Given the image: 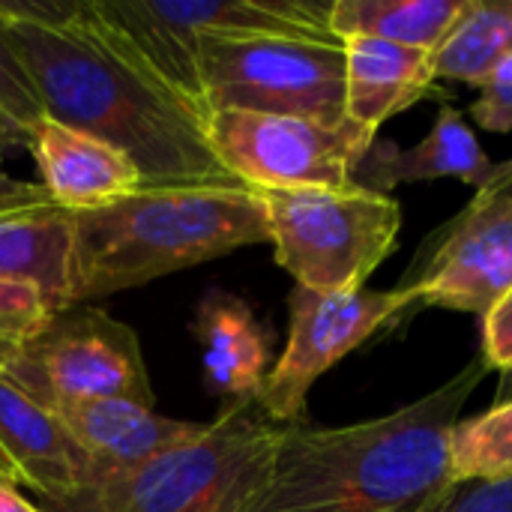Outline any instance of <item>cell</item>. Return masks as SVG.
<instances>
[{
    "mask_svg": "<svg viewBox=\"0 0 512 512\" xmlns=\"http://www.w3.org/2000/svg\"><path fill=\"white\" fill-rule=\"evenodd\" d=\"M288 312V345L255 399V408L276 426L303 423L315 381L378 330L393 327L399 318H411L417 303L402 288L318 294L294 285Z\"/></svg>",
    "mask_w": 512,
    "mask_h": 512,
    "instance_id": "10",
    "label": "cell"
},
{
    "mask_svg": "<svg viewBox=\"0 0 512 512\" xmlns=\"http://www.w3.org/2000/svg\"><path fill=\"white\" fill-rule=\"evenodd\" d=\"M207 114L255 111L345 126L342 42L285 36H198Z\"/></svg>",
    "mask_w": 512,
    "mask_h": 512,
    "instance_id": "6",
    "label": "cell"
},
{
    "mask_svg": "<svg viewBox=\"0 0 512 512\" xmlns=\"http://www.w3.org/2000/svg\"><path fill=\"white\" fill-rule=\"evenodd\" d=\"M0 512H39V507L27 501L15 486L0 480Z\"/></svg>",
    "mask_w": 512,
    "mask_h": 512,
    "instance_id": "28",
    "label": "cell"
},
{
    "mask_svg": "<svg viewBox=\"0 0 512 512\" xmlns=\"http://www.w3.org/2000/svg\"><path fill=\"white\" fill-rule=\"evenodd\" d=\"M15 207H18V204H15Z\"/></svg>",
    "mask_w": 512,
    "mask_h": 512,
    "instance_id": "32",
    "label": "cell"
},
{
    "mask_svg": "<svg viewBox=\"0 0 512 512\" xmlns=\"http://www.w3.org/2000/svg\"><path fill=\"white\" fill-rule=\"evenodd\" d=\"M512 477V399L459 420L450 432V480L486 483Z\"/></svg>",
    "mask_w": 512,
    "mask_h": 512,
    "instance_id": "21",
    "label": "cell"
},
{
    "mask_svg": "<svg viewBox=\"0 0 512 512\" xmlns=\"http://www.w3.org/2000/svg\"><path fill=\"white\" fill-rule=\"evenodd\" d=\"M483 348L480 360L489 372L512 375V288L480 318Z\"/></svg>",
    "mask_w": 512,
    "mask_h": 512,
    "instance_id": "26",
    "label": "cell"
},
{
    "mask_svg": "<svg viewBox=\"0 0 512 512\" xmlns=\"http://www.w3.org/2000/svg\"><path fill=\"white\" fill-rule=\"evenodd\" d=\"M57 417L90 465V486L159 459L162 453L195 438L204 426L162 417L153 408L126 399L63 408Z\"/></svg>",
    "mask_w": 512,
    "mask_h": 512,
    "instance_id": "15",
    "label": "cell"
},
{
    "mask_svg": "<svg viewBox=\"0 0 512 512\" xmlns=\"http://www.w3.org/2000/svg\"><path fill=\"white\" fill-rule=\"evenodd\" d=\"M0 30L45 114L123 150L144 186L237 183L207 120L132 48L99 0H0Z\"/></svg>",
    "mask_w": 512,
    "mask_h": 512,
    "instance_id": "1",
    "label": "cell"
},
{
    "mask_svg": "<svg viewBox=\"0 0 512 512\" xmlns=\"http://www.w3.org/2000/svg\"><path fill=\"white\" fill-rule=\"evenodd\" d=\"M285 426L255 405H228L195 438L159 459L99 480L39 512H255Z\"/></svg>",
    "mask_w": 512,
    "mask_h": 512,
    "instance_id": "4",
    "label": "cell"
},
{
    "mask_svg": "<svg viewBox=\"0 0 512 512\" xmlns=\"http://www.w3.org/2000/svg\"><path fill=\"white\" fill-rule=\"evenodd\" d=\"M72 210L54 201L0 207V279L30 285L51 315L69 309Z\"/></svg>",
    "mask_w": 512,
    "mask_h": 512,
    "instance_id": "18",
    "label": "cell"
},
{
    "mask_svg": "<svg viewBox=\"0 0 512 512\" xmlns=\"http://www.w3.org/2000/svg\"><path fill=\"white\" fill-rule=\"evenodd\" d=\"M27 150L39 168V186L63 210H99L144 189L138 165L123 150L51 117L30 135Z\"/></svg>",
    "mask_w": 512,
    "mask_h": 512,
    "instance_id": "13",
    "label": "cell"
},
{
    "mask_svg": "<svg viewBox=\"0 0 512 512\" xmlns=\"http://www.w3.org/2000/svg\"><path fill=\"white\" fill-rule=\"evenodd\" d=\"M468 0H336L330 3L333 36H369L435 54L459 21Z\"/></svg>",
    "mask_w": 512,
    "mask_h": 512,
    "instance_id": "19",
    "label": "cell"
},
{
    "mask_svg": "<svg viewBox=\"0 0 512 512\" xmlns=\"http://www.w3.org/2000/svg\"><path fill=\"white\" fill-rule=\"evenodd\" d=\"M51 318L42 294L21 282L0 279V369L24 348L27 339Z\"/></svg>",
    "mask_w": 512,
    "mask_h": 512,
    "instance_id": "23",
    "label": "cell"
},
{
    "mask_svg": "<svg viewBox=\"0 0 512 512\" xmlns=\"http://www.w3.org/2000/svg\"><path fill=\"white\" fill-rule=\"evenodd\" d=\"M195 336L204 351L207 390L228 405H255L273 369L270 333L255 309L225 288H210L195 309Z\"/></svg>",
    "mask_w": 512,
    "mask_h": 512,
    "instance_id": "16",
    "label": "cell"
},
{
    "mask_svg": "<svg viewBox=\"0 0 512 512\" xmlns=\"http://www.w3.org/2000/svg\"><path fill=\"white\" fill-rule=\"evenodd\" d=\"M495 195H501V198H507V201H512V174L498 186V189H492Z\"/></svg>",
    "mask_w": 512,
    "mask_h": 512,
    "instance_id": "31",
    "label": "cell"
},
{
    "mask_svg": "<svg viewBox=\"0 0 512 512\" xmlns=\"http://www.w3.org/2000/svg\"><path fill=\"white\" fill-rule=\"evenodd\" d=\"M276 264L318 294L366 288V279L396 249L402 207L369 189L258 192Z\"/></svg>",
    "mask_w": 512,
    "mask_h": 512,
    "instance_id": "5",
    "label": "cell"
},
{
    "mask_svg": "<svg viewBox=\"0 0 512 512\" xmlns=\"http://www.w3.org/2000/svg\"><path fill=\"white\" fill-rule=\"evenodd\" d=\"M345 51V117L378 138V129L399 111L420 99L450 96L438 90L432 75V54L384 39L351 36Z\"/></svg>",
    "mask_w": 512,
    "mask_h": 512,
    "instance_id": "17",
    "label": "cell"
},
{
    "mask_svg": "<svg viewBox=\"0 0 512 512\" xmlns=\"http://www.w3.org/2000/svg\"><path fill=\"white\" fill-rule=\"evenodd\" d=\"M471 360L423 399L354 426H285L255 512H417L450 480V432L486 381Z\"/></svg>",
    "mask_w": 512,
    "mask_h": 512,
    "instance_id": "2",
    "label": "cell"
},
{
    "mask_svg": "<svg viewBox=\"0 0 512 512\" xmlns=\"http://www.w3.org/2000/svg\"><path fill=\"white\" fill-rule=\"evenodd\" d=\"M417 309H450L483 318L512 288V201L480 192L426 237L396 285Z\"/></svg>",
    "mask_w": 512,
    "mask_h": 512,
    "instance_id": "11",
    "label": "cell"
},
{
    "mask_svg": "<svg viewBox=\"0 0 512 512\" xmlns=\"http://www.w3.org/2000/svg\"><path fill=\"white\" fill-rule=\"evenodd\" d=\"M207 135L222 168L252 192L354 186V171L375 141L351 120L327 126L255 111H213Z\"/></svg>",
    "mask_w": 512,
    "mask_h": 512,
    "instance_id": "9",
    "label": "cell"
},
{
    "mask_svg": "<svg viewBox=\"0 0 512 512\" xmlns=\"http://www.w3.org/2000/svg\"><path fill=\"white\" fill-rule=\"evenodd\" d=\"M0 480L18 489V477H15V468L9 465V459H6V453H3V450H0Z\"/></svg>",
    "mask_w": 512,
    "mask_h": 512,
    "instance_id": "29",
    "label": "cell"
},
{
    "mask_svg": "<svg viewBox=\"0 0 512 512\" xmlns=\"http://www.w3.org/2000/svg\"><path fill=\"white\" fill-rule=\"evenodd\" d=\"M270 243L258 192L243 183L144 186L108 207L72 213L69 306Z\"/></svg>",
    "mask_w": 512,
    "mask_h": 512,
    "instance_id": "3",
    "label": "cell"
},
{
    "mask_svg": "<svg viewBox=\"0 0 512 512\" xmlns=\"http://www.w3.org/2000/svg\"><path fill=\"white\" fill-rule=\"evenodd\" d=\"M132 48L210 120L198 78V36H285L339 42L330 3L312 0H99Z\"/></svg>",
    "mask_w": 512,
    "mask_h": 512,
    "instance_id": "7",
    "label": "cell"
},
{
    "mask_svg": "<svg viewBox=\"0 0 512 512\" xmlns=\"http://www.w3.org/2000/svg\"><path fill=\"white\" fill-rule=\"evenodd\" d=\"M510 174L512 159L495 162L477 141L465 114L450 102H441L429 135L414 147L402 150L393 141L375 138L354 171V183L375 195H387L405 183L456 177L480 195L498 189Z\"/></svg>",
    "mask_w": 512,
    "mask_h": 512,
    "instance_id": "12",
    "label": "cell"
},
{
    "mask_svg": "<svg viewBox=\"0 0 512 512\" xmlns=\"http://www.w3.org/2000/svg\"><path fill=\"white\" fill-rule=\"evenodd\" d=\"M0 120L9 123L21 135L24 147H27L30 135L48 120L30 75L21 66V60L12 51L3 30H0Z\"/></svg>",
    "mask_w": 512,
    "mask_h": 512,
    "instance_id": "22",
    "label": "cell"
},
{
    "mask_svg": "<svg viewBox=\"0 0 512 512\" xmlns=\"http://www.w3.org/2000/svg\"><path fill=\"white\" fill-rule=\"evenodd\" d=\"M512 54V0H468L447 39L432 54L435 81L480 87Z\"/></svg>",
    "mask_w": 512,
    "mask_h": 512,
    "instance_id": "20",
    "label": "cell"
},
{
    "mask_svg": "<svg viewBox=\"0 0 512 512\" xmlns=\"http://www.w3.org/2000/svg\"><path fill=\"white\" fill-rule=\"evenodd\" d=\"M507 399H512V375H501V387H498L495 405L498 402H507Z\"/></svg>",
    "mask_w": 512,
    "mask_h": 512,
    "instance_id": "30",
    "label": "cell"
},
{
    "mask_svg": "<svg viewBox=\"0 0 512 512\" xmlns=\"http://www.w3.org/2000/svg\"><path fill=\"white\" fill-rule=\"evenodd\" d=\"M480 96L468 108L474 123L486 132H510L512 129V54L504 57L492 75L477 87Z\"/></svg>",
    "mask_w": 512,
    "mask_h": 512,
    "instance_id": "25",
    "label": "cell"
},
{
    "mask_svg": "<svg viewBox=\"0 0 512 512\" xmlns=\"http://www.w3.org/2000/svg\"><path fill=\"white\" fill-rule=\"evenodd\" d=\"M417 512H512V477L486 483H450L435 501Z\"/></svg>",
    "mask_w": 512,
    "mask_h": 512,
    "instance_id": "24",
    "label": "cell"
},
{
    "mask_svg": "<svg viewBox=\"0 0 512 512\" xmlns=\"http://www.w3.org/2000/svg\"><path fill=\"white\" fill-rule=\"evenodd\" d=\"M9 147H24L21 135L0 120V207H15V204H42L51 201L48 192L39 183H27V180H15L3 171L6 162V150Z\"/></svg>",
    "mask_w": 512,
    "mask_h": 512,
    "instance_id": "27",
    "label": "cell"
},
{
    "mask_svg": "<svg viewBox=\"0 0 512 512\" xmlns=\"http://www.w3.org/2000/svg\"><path fill=\"white\" fill-rule=\"evenodd\" d=\"M0 378L54 414L105 399L156 408L135 330L96 306L54 312L0 369Z\"/></svg>",
    "mask_w": 512,
    "mask_h": 512,
    "instance_id": "8",
    "label": "cell"
},
{
    "mask_svg": "<svg viewBox=\"0 0 512 512\" xmlns=\"http://www.w3.org/2000/svg\"><path fill=\"white\" fill-rule=\"evenodd\" d=\"M0 450L36 504L66 501L90 486V465L63 420L0 378Z\"/></svg>",
    "mask_w": 512,
    "mask_h": 512,
    "instance_id": "14",
    "label": "cell"
}]
</instances>
